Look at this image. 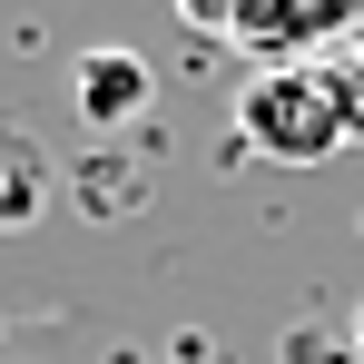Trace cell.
<instances>
[{
  "instance_id": "6",
  "label": "cell",
  "mask_w": 364,
  "mask_h": 364,
  "mask_svg": "<svg viewBox=\"0 0 364 364\" xmlns=\"http://www.w3.org/2000/svg\"><path fill=\"white\" fill-rule=\"evenodd\" d=\"M355 355H364V305H355Z\"/></svg>"
},
{
  "instance_id": "4",
  "label": "cell",
  "mask_w": 364,
  "mask_h": 364,
  "mask_svg": "<svg viewBox=\"0 0 364 364\" xmlns=\"http://www.w3.org/2000/svg\"><path fill=\"white\" fill-rule=\"evenodd\" d=\"M335 109H345V148L364 138V30H355V50L335 60Z\"/></svg>"
},
{
  "instance_id": "2",
  "label": "cell",
  "mask_w": 364,
  "mask_h": 364,
  "mask_svg": "<svg viewBox=\"0 0 364 364\" xmlns=\"http://www.w3.org/2000/svg\"><path fill=\"white\" fill-rule=\"evenodd\" d=\"M79 89V119L89 128H128V119H148V99H158V69L138 60V50H79V69H69Z\"/></svg>"
},
{
  "instance_id": "1",
  "label": "cell",
  "mask_w": 364,
  "mask_h": 364,
  "mask_svg": "<svg viewBox=\"0 0 364 364\" xmlns=\"http://www.w3.org/2000/svg\"><path fill=\"white\" fill-rule=\"evenodd\" d=\"M237 138L266 168H325L345 148V109H335V60L305 69H256L237 89Z\"/></svg>"
},
{
  "instance_id": "5",
  "label": "cell",
  "mask_w": 364,
  "mask_h": 364,
  "mask_svg": "<svg viewBox=\"0 0 364 364\" xmlns=\"http://www.w3.org/2000/svg\"><path fill=\"white\" fill-rule=\"evenodd\" d=\"M128 197H138V187H128L119 168H99V158H89V168H79V207H99V217H119Z\"/></svg>"
},
{
  "instance_id": "3",
  "label": "cell",
  "mask_w": 364,
  "mask_h": 364,
  "mask_svg": "<svg viewBox=\"0 0 364 364\" xmlns=\"http://www.w3.org/2000/svg\"><path fill=\"white\" fill-rule=\"evenodd\" d=\"M60 197V158L40 148V128L0 119V227H40Z\"/></svg>"
}]
</instances>
